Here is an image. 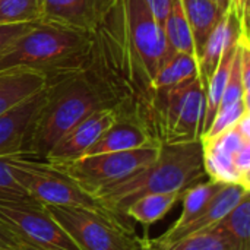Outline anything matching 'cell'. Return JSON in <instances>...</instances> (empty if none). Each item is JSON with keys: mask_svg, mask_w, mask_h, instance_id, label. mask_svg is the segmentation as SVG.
Listing matches in <instances>:
<instances>
[{"mask_svg": "<svg viewBox=\"0 0 250 250\" xmlns=\"http://www.w3.org/2000/svg\"><path fill=\"white\" fill-rule=\"evenodd\" d=\"M23 245H21L9 231L0 226V250H18Z\"/></svg>", "mask_w": 250, "mask_h": 250, "instance_id": "1f68e13d", "label": "cell"}, {"mask_svg": "<svg viewBox=\"0 0 250 250\" xmlns=\"http://www.w3.org/2000/svg\"><path fill=\"white\" fill-rule=\"evenodd\" d=\"M207 91L193 78L176 86L157 89L151 108L149 135L158 145L201 141Z\"/></svg>", "mask_w": 250, "mask_h": 250, "instance_id": "5b68a950", "label": "cell"}, {"mask_svg": "<svg viewBox=\"0 0 250 250\" xmlns=\"http://www.w3.org/2000/svg\"><path fill=\"white\" fill-rule=\"evenodd\" d=\"M205 180H208V176L204 167L201 141L161 144L154 161L133 174L97 190L94 196L113 214L127 218L125 209L145 195H182L186 189Z\"/></svg>", "mask_w": 250, "mask_h": 250, "instance_id": "7a4b0ae2", "label": "cell"}, {"mask_svg": "<svg viewBox=\"0 0 250 250\" xmlns=\"http://www.w3.org/2000/svg\"><path fill=\"white\" fill-rule=\"evenodd\" d=\"M195 47V56L196 60L201 57L204 47L217 26V23L224 16V10H221L217 4H214L209 0H180Z\"/></svg>", "mask_w": 250, "mask_h": 250, "instance_id": "ac0fdd59", "label": "cell"}, {"mask_svg": "<svg viewBox=\"0 0 250 250\" xmlns=\"http://www.w3.org/2000/svg\"><path fill=\"white\" fill-rule=\"evenodd\" d=\"M243 32L249 34V31H246L242 26L237 16L229 9L224 13V16L221 18V21L217 23L214 31L211 32L201 57L198 59L199 79L202 81L205 91H207V85H208L212 73L215 72V69L220 63V59H221L224 50L231 42H236Z\"/></svg>", "mask_w": 250, "mask_h": 250, "instance_id": "9a60e30c", "label": "cell"}, {"mask_svg": "<svg viewBox=\"0 0 250 250\" xmlns=\"http://www.w3.org/2000/svg\"><path fill=\"white\" fill-rule=\"evenodd\" d=\"M0 226L21 245L37 250H79L66 231L35 201L0 199Z\"/></svg>", "mask_w": 250, "mask_h": 250, "instance_id": "ba28073f", "label": "cell"}, {"mask_svg": "<svg viewBox=\"0 0 250 250\" xmlns=\"http://www.w3.org/2000/svg\"><path fill=\"white\" fill-rule=\"evenodd\" d=\"M40 19L78 31L92 32L114 0H38Z\"/></svg>", "mask_w": 250, "mask_h": 250, "instance_id": "7c38bea8", "label": "cell"}, {"mask_svg": "<svg viewBox=\"0 0 250 250\" xmlns=\"http://www.w3.org/2000/svg\"><path fill=\"white\" fill-rule=\"evenodd\" d=\"M18 250H37V249H32V248H28V246H22V248H19Z\"/></svg>", "mask_w": 250, "mask_h": 250, "instance_id": "836d02e7", "label": "cell"}, {"mask_svg": "<svg viewBox=\"0 0 250 250\" xmlns=\"http://www.w3.org/2000/svg\"><path fill=\"white\" fill-rule=\"evenodd\" d=\"M173 3H174V0H145V4L149 9L151 15L161 25H164L166 19L168 18Z\"/></svg>", "mask_w": 250, "mask_h": 250, "instance_id": "f546056e", "label": "cell"}, {"mask_svg": "<svg viewBox=\"0 0 250 250\" xmlns=\"http://www.w3.org/2000/svg\"><path fill=\"white\" fill-rule=\"evenodd\" d=\"M209 1H212L214 4H217L224 12H227L229 7H230V0H209Z\"/></svg>", "mask_w": 250, "mask_h": 250, "instance_id": "d6a6232c", "label": "cell"}, {"mask_svg": "<svg viewBox=\"0 0 250 250\" xmlns=\"http://www.w3.org/2000/svg\"><path fill=\"white\" fill-rule=\"evenodd\" d=\"M32 22L29 23H15V25H0V53L4 51L19 35H22Z\"/></svg>", "mask_w": 250, "mask_h": 250, "instance_id": "f1b7e54d", "label": "cell"}, {"mask_svg": "<svg viewBox=\"0 0 250 250\" xmlns=\"http://www.w3.org/2000/svg\"><path fill=\"white\" fill-rule=\"evenodd\" d=\"M79 250H139L130 220L72 207H44Z\"/></svg>", "mask_w": 250, "mask_h": 250, "instance_id": "52a82bcc", "label": "cell"}, {"mask_svg": "<svg viewBox=\"0 0 250 250\" xmlns=\"http://www.w3.org/2000/svg\"><path fill=\"white\" fill-rule=\"evenodd\" d=\"M45 83V76L31 70H0V114L41 91Z\"/></svg>", "mask_w": 250, "mask_h": 250, "instance_id": "e0dca14e", "label": "cell"}, {"mask_svg": "<svg viewBox=\"0 0 250 250\" xmlns=\"http://www.w3.org/2000/svg\"><path fill=\"white\" fill-rule=\"evenodd\" d=\"M249 189H245L239 185H224L223 189L212 198V201L207 205V208L196 215L189 224L183 226L174 231H164L161 236L151 239L157 245H170L179 242L185 237L201 234L212 230L217 224L246 196L249 195Z\"/></svg>", "mask_w": 250, "mask_h": 250, "instance_id": "4fadbf2b", "label": "cell"}, {"mask_svg": "<svg viewBox=\"0 0 250 250\" xmlns=\"http://www.w3.org/2000/svg\"><path fill=\"white\" fill-rule=\"evenodd\" d=\"M246 144H250V114H245L221 135L201 141L204 167L208 179L224 185L243 186L234 167V157Z\"/></svg>", "mask_w": 250, "mask_h": 250, "instance_id": "30bf717a", "label": "cell"}, {"mask_svg": "<svg viewBox=\"0 0 250 250\" xmlns=\"http://www.w3.org/2000/svg\"><path fill=\"white\" fill-rule=\"evenodd\" d=\"M224 183L215 182V180H205L201 183L193 185L192 188L186 189L180 199L183 201V209L180 217L173 223V226L168 229V231H174L182 229L183 226L189 224L196 215H199L207 205L212 201V198L223 189Z\"/></svg>", "mask_w": 250, "mask_h": 250, "instance_id": "603a6c76", "label": "cell"}, {"mask_svg": "<svg viewBox=\"0 0 250 250\" xmlns=\"http://www.w3.org/2000/svg\"><path fill=\"white\" fill-rule=\"evenodd\" d=\"M245 114H250V104L240 100L233 103L229 107L220 108L209 126V129L202 135L201 141L205 139H212L218 135H221L223 132H226L227 129H230L231 126H234Z\"/></svg>", "mask_w": 250, "mask_h": 250, "instance_id": "4316f807", "label": "cell"}, {"mask_svg": "<svg viewBox=\"0 0 250 250\" xmlns=\"http://www.w3.org/2000/svg\"><path fill=\"white\" fill-rule=\"evenodd\" d=\"M164 37L168 48V54L171 53H186L195 56V47L192 40V32L182 6L180 0H174L171 12L166 19L164 25ZM196 57V56H195Z\"/></svg>", "mask_w": 250, "mask_h": 250, "instance_id": "cb8c5ba5", "label": "cell"}, {"mask_svg": "<svg viewBox=\"0 0 250 250\" xmlns=\"http://www.w3.org/2000/svg\"><path fill=\"white\" fill-rule=\"evenodd\" d=\"M198 76L199 69L195 56L186 53H171L167 56L164 63L157 70L152 81V86L155 91L164 89L188 82Z\"/></svg>", "mask_w": 250, "mask_h": 250, "instance_id": "44dd1931", "label": "cell"}, {"mask_svg": "<svg viewBox=\"0 0 250 250\" xmlns=\"http://www.w3.org/2000/svg\"><path fill=\"white\" fill-rule=\"evenodd\" d=\"M160 145H148L136 149L107 152L81 157L73 161L51 164L76 182L82 189L94 195L97 190L116 183L155 160Z\"/></svg>", "mask_w": 250, "mask_h": 250, "instance_id": "9c48e42d", "label": "cell"}, {"mask_svg": "<svg viewBox=\"0 0 250 250\" xmlns=\"http://www.w3.org/2000/svg\"><path fill=\"white\" fill-rule=\"evenodd\" d=\"M148 145H158V144L152 141V138L148 135V132L144 127L129 120L116 119V122L103 132V135L82 157L129 151Z\"/></svg>", "mask_w": 250, "mask_h": 250, "instance_id": "2e32d148", "label": "cell"}, {"mask_svg": "<svg viewBox=\"0 0 250 250\" xmlns=\"http://www.w3.org/2000/svg\"><path fill=\"white\" fill-rule=\"evenodd\" d=\"M250 193L246 195L218 224L223 231L240 250H250Z\"/></svg>", "mask_w": 250, "mask_h": 250, "instance_id": "d4e9b609", "label": "cell"}, {"mask_svg": "<svg viewBox=\"0 0 250 250\" xmlns=\"http://www.w3.org/2000/svg\"><path fill=\"white\" fill-rule=\"evenodd\" d=\"M7 161L15 180L38 204L113 214L94 195L82 189L57 167L26 155H10Z\"/></svg>", "mask_w": 250, "mask_h": 250, "instance_id": "8992f818", "label": "cell"}, {"mask_svg": "<svg viewBox=\"0 0 250 250\" xmlns=\"http://www.w3.org/2000/svg\"><path fill=\"white\" fill-rule=\"evenodd\" d=\"M44 88L0 114V157L23 155L31 125L44 97Z\"/></svg>", "mask_w": 250, "mask_h": 250, "instance_id": "5bb4252c", "label": "cell"}, {"mask_svg": "<svg viewBox=\"0 0 250 250\" xmlns=\"http://www.w3.org/2000/svg\"><path fill=\"white\" fill-rule=\"evenodd\" d=\"M0 199L34 201L15 180L7 157H0Z\"/></svg>", "mask_w": 250, "mask_h": 250, "instance_id": "83f0119b", "label": "cell"}, {"mask_svg": "<svg viewBox=\"0 0 250 250\" xmlns=\"http://www.w3.org/2000/svg\"><path fill=\"white\" fill-rule=\"evenodd\" d=\"M237 41L231 42L224 50L218 66H217L215 72L212 73V76H211V79H209V82L207 85V104H205V117H204L202 135L209 129V126H211V123H212V120H214V117H215V114L218 111V107H220V103H221V98H223V94L226 91L227 81H229V76H230L231 64H233V60H234Z\"/></svg>", "mask_w": 250, "mask_h": 250, "instance_id": "ffe728a7", "label": "cell"}, {"mask_svg": "<svg viewBox=\"0 0 250 250\" xmlns=\"http://www.w3.org/2000/svg\"><path fill=\"white\" fill-rule=\"evenodd\" d=\"M38 19V0H0V25L29 23Z\"/></svg>", "mask_w": 250, "mask_h": 250, "instance_id": "484cf974", "label": "cell"}, {"mask_svg": "<svg viewBox=\"0 0 250 250\" xmlns=\"http://www.w3.org/2000/svg\"><path fill=\"white\" fill-rule=\"evenodd\" d=\"M167 56L163 25L145 0H114L91 32L83 70L117 119L133 122L149 135L152 81Z\"/></svg>", "mask_w": 250, "mask_h": 250, "instance_id": "6da1fadb", "label": "cell"}, {"mask_svg": "<svg viewBox=\"0 0 250 250\" xmlns=\"http://www.w3.org/2000/svg\"><path fill=\"white\" fill-rule=\"evenodd\" d=\"M108 108L85 70L47 79L42 101L31 125L23 155L44 161L51 148L79 122Z\"/></svg>", "mask_w": 250, "mask_h": 250, "instance_id": "3957f363", "label": "cell"}, {"mask_svg": "<svg viewBox=\"0 0 250 250\" xmlns=\"http://www.w3.org/2000/svg\"><path fill=\"white\" fill-rule=\"evenodd\" d=\"M139 250H240L223 231L214 227L209 231L185 237L170 245H157L149 237L141 239Z\"/></svg>", "mask_w": 250, "mask_h": 250, "instance_id": "7402d4cb", "label": "cell"}, {"mask_svg": "<svg viewBox=\"0 0 250 250\" xmlns=\"http://www.w3.org/2000/svg\"><path fill=\"white\" fill-rule=\"evenodd\" d=\"M89 45L91 32L38 19L0 53V70L23 69L47 79L83 70Z\"/></svg>", "mask_w": 250, "mask_h": 250, "instance_id": "277c9868", "label": "cell"}, {"mask_svg": "<svg viewBox=\"0 0 250 250\" xmlns=\"http://www.w3.org/2000/svg\"><path fill=\"white\" fill-rule=\"evenodd\" d=\"M229 9L237 16L242 26L249 31V0H230Z\"/></svg>", "mask_w": 250, "mask_h": 250, "instance_id": "4dcf8cb0", "label": "cell"}, {"mask_svg": "<svg viewBox=\"0 0 250 250\" xmlns=\"http://www.w3.org/2000/svg\"><path fill=\"white\" fill-rule=\"evenodd\" d=\"M180 193H151L133 201L126 209L125 217L149 227L163 220L180 199Z\"/></svg>", "mask_w": 250, "mask_h": 250, "instance_id": "d6986e66", "label": "cell"}, {"mask_svg": "<svg viewBox=\"0 0 250 250\" xmlns=\"http://www.w3.org/2000/svg\"><path fill=\"white\" fill-rule=\"evenodd\" d=\"M117 119L111 108H101L85 117L73 129H70L47 154L45 163L62 164L81 158Z\"/></svg>", "mask_w": 250, "mask_h": 250, "instance_id": "8fae6325", "label": "cell"}]
</instances>
